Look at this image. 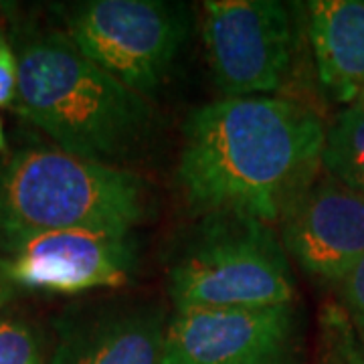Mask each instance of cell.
<instances>
[{
  "label": "cell",
  "mask_w": 364,
  "mask_h": 364,
  "mask_svg": "<svg viewBox=\"0 0 364 364\" xmlns=\"http://www.w3.org/2000/svg\"><path fill=\"white\" fill-rule=\"evenodd\" d=\"M310 43L324 91L340 104L364 93V0L310 2Z\"/></svg>",
  "instance_id": "8fae6325"
},
{
  "label": "cell",
  "mask_w": 364,
  "mask_h": 364,
  "mask_svg": "<svg viewBox=\"0 0 364 364\" xmlns=\"http://www.w3.org/2000/svg\"><path fill=\"white\" fill-rule=\"evenodd\" d=\"M0 364H43L39 334L23 318L0 314Z\"/></svg>",
  "instance_id": "5bb4252c"
},
{
  "label": "cell",
  "mask_w": 364,
  "mask_h": 364,
  "mask_svg": "<svg viewBox=\"0 0 364 364\" xmlns=\"http://www.w3.org/2000/svg\"><path fill=\"white\" fill-rule=\"evenodd\" d=\"M16 286L51 294H83L130 282L138 265L132 231L67 229L0 243Z\"/></svg>",
  "instance_id": "ba28073f"
},
{
  "label": "cell",
  "mask_w": 364,
  "mask_h": 364,
  "mask_svg": "<svg viewBox=\"0 0 364 364\" xmlns=\"http://www.w3.org/2000/svg\"><path fill=\"white\" fill-rule=\"evenodd\" d=\"M11 148H9V140H6V134H4V126H2V119H0V154H9Z\"/></svg>",
  "instance_id": "d6986e66"
},
{
  "label": "cell",
  "mask_w": 364,
  "mask_h": 364,
  "mask_svg": "<svg viewBox=\"0 0 364 364\" xmlns=\"http://www.w3.org/2000/svg\"><path fill=\"white\" fill-rule=\"evenodd\" d=\"M18 100V57L14 43L0 33V107L14 109Z\"/></svg>",
  "instance_id": "9a60e30c"
},
{
  "label": "cell",
  "mask_w": 364,
  "mask_h": 364,
  "mask_svg": "<svg viewBox=\"0 0 364 364\" xmlns=\"http://www.w3.org/2000/svg\"><path fill=\"white\" fill-rule=\"evenodd\" d=\"M160 364H301L294 304L176 310Z\"/></svg>",
  "instance_id": "52a82bcc"
},
{
  "label": "cell",
  "mask_w": 364,
  "mask_h": 364,
  "mask_svg": "<svg viewBox=\"0 0 364 364\" xmlns=\"http://www.w3.org/2000/svg\"><path fill=\"white\" fill-rule=\"evenodd\" d=\"M65 23L79 51L144 97L164 83L184 39L181 13L158 0H87Z\"/></svg>",
  "instance_id": "5b68a950"
},
{
  "label": "cell",
  "mask_w": 364,
  "mask_h": 364,
  "mask_svg": "<svg viewBox=\"0 0 364 364\" xmlns=\"http://www.w3.org/2000/svg\"><path fill=\"white\" fill-rule=\"evenodd\" d=\"M322 166L328 174L364 195V109L348 105L326 130Z\"/></svg>",
  "instance_id": "7c38bea8"
},
{
  "label": "cell",
  "mask_w": 364,
  "mask_h": 364,
  "mask_svg": "<svg viewBox=\"0 0 364 364\" xmlns=\"http://www.w3.org/2000/svg\"><path fill=\"white\" fill-rule=\"evenodd\" d=\"M322 364H364V338L346 310L328 306L320 318Z\"/></svg>",
  "instance_id": "4fadbf2b"
},
{
  "label": "cell",
  "mask_w": 364,
  "mask_h": 364,
  "mask_svg": "<svg viewBox=\"0 0 364 364\" xmlns=\"http://www.w3.org/2000/svg\"><path fill=\"white\" fill-rule=\"evenodd\" d=\"M18 57L16 114L79 158L119 166L152 130V107L90 61L65 31L25 33Z\"/></svg>",
  "instance_id": "7a4b0ae2"
},
{
  "label": "cell",
  "mask_w": 364,
  "mask_h": 364,
  "mask_svg": "<svg viewBox=\"0 0 364 364\" xmlns=\"http://www.w3.org/2000/svg\"><path fill=\"white\" fill-rule=\"evenodd\" d=\"M18 289L21 287L16 286V282H14L9 259L0 253V312L13 301L14 296L18 294Z\"/></svg>",
  "instance_id": "e0dca14e"
},
{
  "label": "cell",
  "mask_w": 364,
  "mask_h": 364,
  "mask_svg": "<svg viewBox=\"0 0 364 364\" xmlns=\"http://www.w3.org/2000/svg\"><path fill=\"white\" fill-rule=\"evenodd\" d=\"M326 128L310 107L282 97H225L184 124L176 181L203 215L282 221L322 168Z\"/></svg>",
  "instance_id": "6da1fadb"
},
{
  "label": "cell",
  "mask_w": 364,
  "mask_h": 364,
  "mask_svg": "<svg viewBox=\"0 0 364 364\" xmlns=\"http://www.w3.org/2000/svg\"><path fill=\"white\" fill-rule=\"evenodd\" d=\"M352 105H358L360 109H364V93H363V95H360V97H358V100H356V102H354V104H352Z\"/></svg>",
  "instance_id": "ffe728a7"
},
{
  "label": "cell",
  "mask_w": 364,
  "mask_h": 364,
  "mask_svg": "<svg viewBox=\"0 0 364 364\" xmlns=\"http://www.w3.org/2000/svg\"><path fill=\"white\" fill-rule=\"evenodd\" d=\"M282 243L301 269L338 282L364 257V195L318 174L282 219Z\"/></svg>",
  "instance_id": "9c48e42d"
},
{
  "label": "cell",
  "mask_w": 364,
  "mask_h": 364,
  "mask_svg": "<svg viewBox=\"0 0 364 364\" xmlns=\"http://www.w3.org/2000/svg\"><path fill=\"white\" fill-rule=\"evenodd\" d=\"M176 310L294 304L296 284L272 225L239 215H205L168 272Z\"/></svg>",
  "instance_id": "277c9868"
},
{
  "label": "cell",
  "mask_w": 364,
  "mask_h": 364,
  "mask_svg": "<svg viewBox=\"0 0 364 364\" xmlns=\"http://www.w3.org/2000/svg\"><path fill=\"white\" fill-rule=\"evenodd\" d=\"M166 324L162 306L67 316L51 364H160Z\"/></svg>",
  "instance_id": "30bf717a"
},
{
  "label": "cell",
  "mask_w": 364,
  "mask_h": 364,
  "mask_svg": "<svg viewBox=\"0 0 364 364\" xmlns=\"http://www.w3.org/2000/svg\"><path fill=\"white\" fill-rule=\"evenodd\" d=\"M148 208L146 182L122 166L57 146L0 154V243L67 229L132 231Z\"/></svg>",
  "instance_id": "3957f363"
},
{
  "label": "cell",
  "mask_w": 364,
  "mask_h": 364,
  "mask_svg": "<svg viewBox=\"0 0 364 364\" xmlns=\"http://www.w3.org/2000/svg\"><path fill=\"white\" fill-rule=\"evenodd\" d=\"M14 13H16V4L14 2H2L0 0V33H4V26L13 21Z\"/></svg>",
  "instance_id": "ac0fdd59"
},
{
  "label": "cell",
  "mask_w": 364,
  "mask_h": 364,
  "mask_svg": "<svg viewBox=\"0 0 364 364\" xmlns=\"http://www.w3.org/2000/svg\"><path fill=\"white\" fill-rule=\"evenodd\" d=\"M344 304L350 320L364 338V257L342 282Z\"/></svg>",
  "instance_id": "2e32d148"
},
{
  "label": "cell",
  "mask_w": 364,
  "mask_h": 364,
  "mask_svg": "<svg viewBox=\"0 0 364 364\" xmlns=\"http://www.w3.org/2000/svg\"><path fill=\"white\" fill-rule=\"evenodd\" d=\"M203 39L213 75L227 97H265L284 85L294 33L282 2H205Z\"/></svg>",
  "instance_id": "8992f818"
}]
</instances>
